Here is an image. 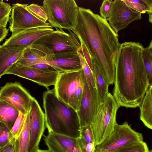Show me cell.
Segmentation results:
<instances>
[{
  "label": "cell",
  "instance_id": "9c48e42d",
  "mask_svg": "<svg viewBox=\"0 0 152 152\" xmlns=\"http://www.w3.org/2000/svg\"><path fill=\"white\" fill-rule=\"evenodd\" d=\"M33 98L18 82L7 83L0 90V100L24 115L29 110Z\"/></svg>",
  "mask_w": 152,
  "mask_h": 152
},
{
  "label": "cell",
  "instance_id": "2e32d148",
  "mask_svg": "<svg viewBox=\"0 0 152 152\" xmlns=\"http://www.w3.org/2000/svg\"><path fill=\"white\" fill-rule=\"evenodd\" d=\"M45 63L52 66L59 73L82 69L78 52L49 55L46 57Z\"/></svg>",
  "mask_w": 152,
  "mask_h": 152
},
{
  "label": "cell",
  "instance_id": "ac0fdd59",
  "mask_svg": "<svg viewBox=\"0 0 152 152\" xmlns=\"http://www.w3.org/2000/svg\"><path fill=\"white\" fill-rule=\"evenodd\" d=\"M26 48L16 45H0V78L17 62Z\"/></svg>",
  "mask_w": 152,
  "mask_h": 152
},
{
  "label": "cell",
  "instance_id": "7402d4cb",
  "mask_svg": "<svg viewBox=\"0 0 152 152\" xmlns=\"http://www.w3.org/2000/svg\"><path fill=\"white\" fill-rule=\"evenodd\" d=\"M19 112L6 102L0 100V122L10 130L18 118Z\"/></svg>",
  "mask_w": 152,
  "mask_h": 152
},
{
  "label": "cell",
  "instance_id": "5b68a950",
  "mask_svg": "<svg viewBox=\"0 0 152 152\" xmlns=\"http://www.w3.org/2000/svg\"><path fill=\"white\" fill-rule=\"evenodd\" d=\"M43 6L52 27L72 31L76 27L79 7L74 0H44Z\"/></svg>",
  "mask_w": 152,
  "mask_h": 152
},
{
  "label": "cell",
  "instance_id": "e0dca14e",
  "mask_svg": "<svg viewBox=\"0 0 152 152\" xmlns=\"http://www.w3.org/2000/svg\"><path fill=\"white\" fill-rule=\"evenodd\" d=\"M43 139L51 152H81L77 138L50 132L44 136Z\"/></svg>",
  "mask_w": 152,
  "mask_h": 152
},
{
  "label": "cell",
  "instance_id": "d4e9b609",
  "mask_svg": "<svg viewBox=\"0 0 152 152\" xmlns=\"http://www.w3.org/2000/svg\"><path fill=\"white\" fill-rule=\"evenodd\" d=\"M143 60L150 85L152 84V40L149 45L144 48L142 53Z\"/></svg>",
  "mask_w": 152,
  "mask_h": 152
},
{
  "label": "cell",
  "instance_id": "4fadbf2b",
  "mask_svg": "<svg viewBox=\"0 0 152 152\" xmlns=\"http://www.w3.org/2000/svg\"><path fill=\"white\" fill-rule=\"evenodd\" d=\"M59 73L46 72L15 63L7 69L4 75H16L32 81L48 89L49 86L55 85Z\"/></svg>",
  "mask_w": 152,
  "mask_h": 152
},
{
  "label": "cell",
  "instance_id": "cb8c5ba5",
  "mask_svg": "<svg viewBox=\"0 0 152 152\" xmlns=\"http://www.w3.org/2000/svg\"><path fill=\"white\" fill-rule=\"evenodd\" d=\"M124 1L132 9L144 14H152V0H125Z\"/></svg>",
  "mask_w": 152,
  "mask_h": 152
},
{
  "label": "cell",
  "instance_id": "ba28073f",
  "mask_svg": "<svg viewBox=\"0 0 152 152\" xmlns=\"http://www.w3.org/2000/svg\"><path fill=\"white\" fill-rule=\"evenodd\" d=\"M142 134L132 129L126 121L117 124L109 136L96 146L95 152H111L143 141Z\"/></svg>",
  "mask_w": 152,
  "mask_h": 152
},
{
  "label": "cell",
  "instance_id": "52a82bcc",
  "mask_svg": "<svg viewBox=\"0 0 152 152\" xmlns=\"http://www.w3.org/2000/svg\"><path fill=\"white\" fill-rule=\"evenodd\" d=\"M69 33L62 29L56 28L52 33L43 36L33 44L45 47L50 55L64 53H77L81 48L76 35L69 31Z\"/></svg>",
  "mask_w": 152,
  "mask_h": 152
},
{
  "label": "cell",
  "instance_id": "5bb4252c",
  "mask_svg": "<svg viewBox=\"0 0 152 152\" xmlns=\"http://www.w3.org/2000/svg\"><path fill=\"white\" fill-rule=\"evenodd\" d=\"M30 140L28 152H35L39 146L46 127L45 115L34 97L29 110Z\"/></svg>",
  "mask_w": 152,
  "mask_h": 152
},
{
  "label": "cell",
  "instance_id": "60d3db41",
  "mask_svg": "<svg viewBox=\"0 0 152 152\" xmlns=\"http://www.w3.org/2000/svg\"><path fill=\"white\" fill-rule=\"evenodd\" d=\"M3 1V0H0V2H2Z\"/></svg>",
  "mask_w": 152,
  "mask_h": 152
},
{
  "label": "cell",
  "instance_id": "7c38bea8",
  "mask_svg": "<svg viewBox=\"0 0 152 152\" xmlns=\"http://www.w3.org/2000/svg\"><path fill=\"white\" fill-rule=\"evenodd\" d=\"M100 104L96 88L89 85L85 79L83 96L77 111L80 127L93 124Z\"/></svg>",
  "mask_w": 152,
  "mask_h": 152
},
{
  "label": "cell",
  "instance_id": "ffe728a7",
  "mask_svg": "<svg viewBox=\"0 0 152 152\" xmlns=\"http://www.w3.org/2000/svg\"><path fill=\"white\" fill-rule=\"evenodd\" d=\"M140 108V119L148 128L152 129V86L150 85Z\"/></svg>",
  "mask_w": 152,
  "mask_h": 152
},
{
  "label": "cell",
  "instance_id": "836d02e7",
  "mask_svg": "<svg viewBox=\"0 0 152 152\" xmlns=\"http://www.w3.org/2000/svg\"><path fill=\"white\" fill-rule=\"evenodd\" d=\"M77 143L81 152H94L96 146L95 142L87 143L77 138Z\"/></svg>",
  "mask_w": 152,
  "mask_h": 152
},
{
  "label": "cell",
  "instance_id": "ab89813d",
  "mask_svg": "<svg viewBox=\"0 0 152 152\" xmlns=\"http://www.w3.org/2000/svg\"><path fill=\"white\" fill-rule=\"evenodd\" d=\"M149 152H152V150H149Z\"/></svg>",
  "mask_w": 152,
  "mask_h": 152
},
{
  "label": "cell",
  "instance_id": "74e56055",
  "mask_svg": "<svg viewBox=\"0 0 152 152\" xmlns=\"http://www.w3.org/2000/svg\"><path fill=\"white\" fill-rule=\"evenodd\" d=\"M9 29L7 28L0 27V43L4 40L7 36Z\"/></svg>",
  "mask_w": 152,
  "mask_h": 152
},
{
  "label": "cell",
  "instance_id": "9a60e30c",
  "mask_svg": "<svg viewBox=\"0 0 152 152\" xmlns=\"http://www.w3.org/2000/svg\"><path fill=\"white\" fill-rule=\"evenodd\" d=\"M52 27L36 28L12 33L11 36L6 39L3 45H16L27 48L41 37L49 34L54 31Z\"/></svg>",
  "mask_w": 152,
  "mask_h": 152
},
{
  "label": "cell",
  "instance_id": "8fae6325",
  "mask_svg": "<svg viewBox=\"0 0 152 152\" xmlns=\"http://www.w3.org/2000/svg\"><path fill=\"white\" fill-rule=\"evenodd\" d=\"M28 4L17 3L12 4L10 17L9 28L12 33L29 29L51 27L34 16L26 8Z\"/></svg>",
  "mask_w": 152,
  "mask_h": 152
},
{
  "label": "cell",
  "instance_id": "d590c367",
  "mask_svg": "<svg viewBox=\"0 0 152 152\" xmlns=\"http://www.w3.org/2000/svg\"><path fill=\"white\" fill-rule=\"evenodd\" d=\"M43 71L50 72H58L52 66L45 63H40L31 66Z\"/></svg>",
  "mask_w": 152,
  "mask_h": 152
},
{
  "label": "cell",
  "instance_id": "83f0119b",
  "mask_svg": "<svg viewBox=\"0 0 152 152\" xmlns=\"http://www.w3.org/2000/svg\"><path fill=\"white\" fill-rule=\"evenodd\" d=\"M12 7L8 3L2 1L0 3V27L6 28L9 21Z\"/></svg>",
  "mask_w": 152,
  "mask_h": 152
},
{
  "label": "cell",
  "instance_id": "1f68e13d",
  "mask_svg": "<svg viewBox=\"0 0 152 152\" xmlns=\"http://www.w3.org/2000/svg\"><path fill=\"white\" fill-rule=\"evenodd\" d=\"M13 137L11 131L0 122V148L6 145Z\"/></svg>",
  "mask_w": 152,
  "mask_h": 152
},
{
  "label": "cell",
  "instance_id": "277c9868",
  "mask_svg": "<svg viewBox=\"0 0 152 152\" xmlns=\"http://www.w3.org/2000/svg\"><path fill=\"white\" fill-rule=\"evenodd\" d=\"M85 77L83 69L59 73L54 89L60 100L78 110L83 96Z\"/></svg>",
  "mask_w": 152,
  "mask_h": 152
},
{
  "label": "cell",
  "instance_id": "8d00e7d4",
  "mask_svg": "<svg viewBox=\"0 0 152 152\" xmlns=\"http://www.w3.org/2000/svg\"><path fill=\"white\" fill-rule=\"evenodd\" d=\"M80 45L83 56L91 71L94 74L91 58L84 46L82 44H80Z\"/></svg>",
  "mask_w": 152,
  "mask_h": 152
},
{
  "label": "cell",
  "instance_id": "4dcf8cb0",
  "mask_svg": "<svg viewBox=\"0 0 152 152\" xmlns=\"http://www.w3.org/2000/svg\"><path fill=\"white\" fill-rule=\"evenodd\" d=\"M26 115L19 112L18 116L11 130L13 137L17 139L18 138L23 127Z\"/></svg>",
  "mask_w": 152,
  "mask_h": 152
},
{
  "label": "cell",
  "instance_id": "b9f144b4",
  "mask_svg": "<svg viewBox=\"0 0 152 152\" xmlns=\"http://www.w3.org/2000/svg\"></svg>",
  "mask_w": 152,
  "mask_h": 152
},
{
  "label": "cell",
  "instance_id": "8992f818",
  "mask_svg": "<svg viewBox=\"0 0 152 152\" xmlns=\"http://www.w3.org/2000/svg\"><path fill=\"white\" fill-rule=\"evenodd\" d=\"M119 107L113 95L108 92L104 101L100 104L92 124L96 146L109 136L118 124L116 115Z\"/></svg>",
  "mask_w": 152,
  "mask_h": 152
},
{
  "label": "cell",
  "instance_id": "f35d334b",
  "mask_svg": "<svg viewBox=\"0 0 152 152\" xmlns=\"http://www.w3.org/2000/svg\"><path fill=\"white\" fill-rule=\"evenodd\" d=\"M35 152H51L48 150H41L39 148Z\"/></svg>",
  "mask_w": 152,
  "mask_h": 152
},
{
  "label": "cell",
  "instance_id": "4316f807",
  "mask_svg": "<svg viewBox=\"0 0 152 152\" xmlns=\"http://www.w3.org/2000/svg\"><path fill=\"white\" fill-rule=\"evenodd\" d=\"M26 9L39 20L47 22L48 18L47 12L43 6L33 3L26 6Z\"/></svg>",
  "mask_w": 152,
  "mask_h": 152
},
{
  "label": "cell",
  "instance_id": "f546056e",
  "mask_svg": "<svg viewBox=\"0 0 152 152\" xmlns=\"http://www.w3.org/2000/svg\"><path fill=\"white\" fill-rule=\"evenodd\" d=\"M79 137L82 141L87 143H95L92 124L80 127Z\"/></svg>",
  "mask_w": 152,
  "mask_h": 152
},
{
  "label": "cell",
  "instance_id": "e575fe53",
  "mask_svg": "<svg viewBox=\"0 0 152 152\" xmlns=\"http://www.w3.org/2000/svg\"><path fill=\"white\" fill-rule=\"evenodd\" d=\"M113 1L110 0H104L100 8V16L107 19Z\"/></svg>",
  "mask_w": 152,
  "mask_h": 152
},
{
  "label": "cell",
  "instance_id": "30bf717a",
  "mask_svg": "<svg viewBox=\"0 0 152 152\" xmlns=\"http://www.w3.org/2000/svg\"><path fill=\"white\" fill-rule=\"evenodd\" d=\"M142 18L141 13L133 10L123 0L113 1L106 20L115 32L126 28L132 22Z\"/></svg>",
  "mask_w": 152,
  "mask_h": 152
},
{
  "label": "cell",
  "instance_id": "3957f363",
  "mask_svg": "<svg viewBox=\"0 0 152 152\" xmlns=\"http://www.w3.org/2000/svg\"><path fill=\"white\" fill-rule=\"evenodd\" d=\"M45 125L48 133L77 138L80 126L77 112L57 97L54 89L43 94Z\"/></svg>",
  "mask_w": 152,
  "mask_h": 152
},
{
  "label": "cell",
  "instance_id": "6da1fadb",
  "mask_svg": "<svg viewBox=\"0 0 152 152\" xmlns=\"http://www.w3.org/2000/svg\"><path fill=\"white\" fill-rule=\"evenodd\" d=\"M102 71L109 85L115 78L114 59L121 44L105 19L90 9L79 7L77 23L72 31Z\"/></svg>",
  "mask_w": 152,
  "mask_h": 152
},
{
  "label": "cell",
  "instance_id": "603a6c76",
  "mask_svg": "<svg viewBox=\"0 0 152 152\" xmlns=\"http://www.w3.org/2000/svg\"><path fill=\"white\" fill-rule=\"evenodd\" d=\"M29 110L26 115L24 125L18 138L19 152H28L30 140Z\"/></svg>",
  "mask_w": 152,
  "mask_h": 152
},
{
  "label": "cell",
  "instance_id": "484cf974",
  "mask_svg": "<svg viewBox=\"0 0 152 152\" xmlns=\"http://www.w3.org/2000/svg\"><path fill=\"white\" fill-rule=\"evenodd\" d=\"M78 53L87 83L89 85L91 86L93 88H96L94 74L83 56L81 50V48L78 50Z\"/></svg>",
  "mask_w": 152,
  "mask_h": 152
},
{
  "label": "cell",
  "instance_id": "44dd1931",
  "mask_svg": "<svg viewBox=\"0 0 152 152\" xmlns=\"http://www.w3.org/2000/svg\"><path fill=\"white\" fill-rule=\"evenodd\" d=\"M91 60L96 88L100 104L104 101L109 92L108 89L109 85L98 64L94 60L92 59Z\"/></svg>",
  "mask_w": 152,
  "mask_h": 152
},
{
  "label": "cell",
  "instance_id": "d6986e66",
  "mask_svg": "<svg viewBox=\"0 0 152 152\" xmlns=\"http://www.w3.org/2000/svg\"><path fill=\"white\" fill-rule=\"evenodd\" d=\"M50 54L43 46L33 44L26 48L17 63L23 66H31L40 63H45L47 56Z\"/></svg>",
  "mask_w": 152,
  "mask_h": 152
},
{
  "label": "cell",
  "instance_id": "d6a6232c",
  "mask_svg": "<svg viewBox=\"0 0 152 152\" xmlns=\"http://www.w3.org/2000/svg\"><path fill=\"white\" fill-rule=\"evenodd\" d=\"M0 152H19L18 139L13 137L6 145L0 148Z\"/></svg>",
  "mask_w": 152,
  "mask_h": 152
},
{
  "label": "cell",
  "instance_id": "7a4b0ae2",
  "mask_svg": "<svg viewBox=\"0 0 152 152\" xmlns=\"http://www.w3.org/2000/svg\"><path fill=\"white\" fill-rule=\"evenodd\" d=\"M144 47L134 42L121 44L114 59L113 96L119 107H140L149 86L144 66Z\"/></svg>",
  "mask_w": 152,
  "mask_h": 152
},
{
  "label": "cell",
  "instance_id": "f1b7e54d",
  "mask_svg": "<svg viewBox=\"0 0 152 152\" xmlns=\"http://www.w3.org/2000/svg\"><path fill=\"white\" fill-rule=\"evenodd\" d=\"M149 150L147 144L143 141L111 152H149Z\"/></svg>",
  "mask_w": 152,
  "mask_h": 152
}]
</instances>
